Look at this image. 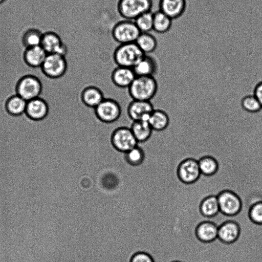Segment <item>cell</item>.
<instances>
[{
  "label": "cell",
  "instance_id": "obj_1",
  "mask_svg": "<svg viewBox=\"0 0 262 262\" xmlns=\"http://www.w3.org/2000/svg\"><path fill=\"white\" fill-rule=\"evenodd\" d=\"M158 83L154 76H136L128 88L133 100L150 101L156 95Z\"/></svg>",
  "mask_w": 262,
  "mask_h": 262
},
{
  "label": "cell",
  "instance_id": "obj_2",
  "mask_svg": "<svg viewBox=\"0 0 262 262\" xmlns=\"http://www.w3.org/2000/svg\"><path fill=\"white\" fill-rule=\"evenodd\" d=\"M145 54L136 42L119 45L115 50L113 58L117 66L133 68Z\"/></svg>",
  "mask_w": 262,
  "mask_h": 262
},
{
  "label": "cell",
  "instance_id": "obj_3",
  "mask_svg": "<svg viewBox=\"0 0 262 262\" xmlns=\"http://www.w3.org/2000/svg\"><path fill=\"white\" fill-rule=\"evenodd\" d=\"M152 0H119L117 10L124 19L135 20L141 14L151 11Z\"/></svg>",
  "mask_w": 262,
  "mask_h": 262
},
{
  "label": "cell",
  "instance_id": "obj_4",
  "mask_svg": "<svg viewBox=\"0 0 262 262\" xmlns=\"http://www.w3.org/2000/svg\"><path fill=\"white\" fill-rule=\"evenodd\" d=\"M141 33L134 20L127 19L117 23L112 30L113 39L120 45L135 42Z\"/></svg>",
  "mask_w": 262,
  "mask_h": 262
},
{
  "label": "cell",
  "instance_id": "obj_5",
  "mask_svg": "<svg viewBox=\"0 0 262 262\" xmlns=\"http://www.w3.org/2000/svg\"><path fill=\"white\" fill-rule=\"evenodd\" d=\"M112 147L117 151L124 154L138 145L130 127L121 126L116 128L111 136Z\"/></svg>",
  "mask_w": 262,
  "mask_h": 262
},
{
  "label": "cell",
  "instance_id": "obj_6",
  "mask_svg": "<svg viewBox=\"0 0 262 262\" xmlns=\"http://www.w3.org/2000/svg\"><path fill=\"white\" fill-rule=\"evenodd\" d=\"M41 67L46 75L58 79L65 76L68 64L66 56L58 54H48Z\"/></svg>",
  "mask_w": 262,
  "mask_h": 262
},
{
  "label": "cell",
  "instance_id": "obj_7",
  "mask_svg": "<svg viewBox=\"0 0 262 262\" xmlns=\"http://www.w3.org/2000/svg\"><path fill=\"white\" fill-rule=\"evenodd\" d=\"M96 117L105 123L116 121L121 114V107L119 102L112 98H105L94 108Z\"/></svg>",
  "mask_w": 262,
  "mask_h": 262
},
{
  "label": "cell",
  "instance_id": "obj_8",
  "mask_svg": "<svg viewBox=\"0 0 262 262\" xmlns=\"http://www.w3.org/2000/svg\"><path fill=\"white\" fill-rule=\"evenodd\" d=\"M40 46L48 54H58L66 56L68 53L67 46L60 36L54 31L43 33Z\"/></svg>",
  "mask_w": 262,
  "mask_h": 262
},
{
  "label": "cell",
  "instance_id": "obj_9",
  "mask_svg": "<svg viewBox=\"0 0 262 262\" xmlns=\"http://www.w3.org/2000/svg\"><path fill=\"white\" fill-rule=\"evenodd\" d=\"M154 110L150 101L133 100L127 106V113L133 121H147Z\"/></svg>",
  "mask_w": 262,
  "mask_h": 262
},
{
  "label": "cell",
  "instance_id": "obj_10",
  "mask_svg": "<svg viewBox=\"0 0 262 262\" xmlns=\"http://www.w3.org/2000/svg\"><path fill=\"white\" fill-rule=\"evenodd\" d=\"M41 87L39 81L33 76L23 78L19 82L17 95L27 101L38 98Z\"/></svg>",
  "mask_w": 262,
  "mask_h": 262
},
{
  "label": "cell",
  "instance_id": "obj_11",
  "mask_svg": "<svg viewBox=\"0 0 262 262\" xmlns=\"http://www.w3.org/2000/svg\"><path fill=\"white\" fill-rule=\"evenodd\" d=\"M220 211L227 215L237 214L241 208V202L238 197L229 191L221 192L217 196Z\"/></svg>",
  "mask_w": 262,
  "mask_h": 262
},
{
  "label": "cell",
  "instance_id": "obj_12",
  "mask_svg": "<svg viewBox=\"0 0 262 262\" xmlns=\"http://www.w3.org/2000/svg\"><path fill=\"white\" fill-rule=\"evenodd\" d=\"M201 173L198 161L193 158H187L183 160L178 168L180 179L186 183L195 182Z\"/></svg>",
  "mask_w": 262,
  "mask_h": 262
},
{
  "label": "cell",
  "instance_id": "obj_13",
  "mask_svg": "<svg viewBox=\"0 0 262 262\" xmlns=\"http://www.w3.org/2000/svg\"><path fill=\"white\" fill-rule=\"evenodd\" d=\"M136 75L133 68L117 66L111 74L113 83L120 88H128Z\"/></svg>",
  "mask_w": 262,
  "mask_h": 262
},
{
  "label": "cell",
  "instance_id": "obj_14",
  "mask_svg": "<svg viewBox=\"0 0 262 262\" xmlns=\"http://www.w3.org/2000/svg\"><path fill=\"white\" fill-rule=\"evenodd\" d=\"M186 6V0H160L159 2V10L172 19L182 15Z\"/></svg>",
  "mask_w": 262,
  "mask_h": 262
},
{
  "label": "cell",
  "instance_id": "obj_15",
  "mask_svg": "<svg viewBox=\"0 0 262 262\" xmlns=\"http://www.w3.org/2000/svg\"><path fill=\"white\" fill-rule=\"evenodd\" d=\"M158 68V64L156 59L145 54L133 69L136 76H154L157 73Z\"/></svg>",
  "mask_w": 262,
  "mask_h": 262
},
{
  "label": "cell",
  "instance_id": "obj_16",
  "mask_svg": "<svg viewBox=\"0 0 262 262\" xmlns=\"http://www.w3.org/2000/svg\"><path fill=\"white\" fill-rule=\"evenodd\" d=\"M81 100L83 104L95 108L104 98L102 91L94 85L84 88L81 92Z\"/></svg>",
  "mask_w": 262,
  "mask_h": 262
},
{
  "label": "cell",
  "instance_id": "obj_17",
  "mask_svg": "<svg viewBox=\"0 0 262 262\" xmlns=\"http://www.w3.org/2000/svg\"><path fill=\"white\" fill-rule=\"evenodd\" d=\"M48 107L43 100L36 98L27 101L26 113L34 120H41L47 115Z\"/></svg>",
  "mask_w": 262,
  "mask_h": 262
},
{
  "label": "cell",
  "instance_id": "obj_18",
  "mask_svg": "<svg viewBox=\"0 0 262 262\" xmlns=\"http://www.w3.org/2000/svg\"><path fill=\"white\" fill-rule=\"evenodd\" d=\"M47 52L41 47L37 46L27 48L24 53L26 62L33 67H41L47 55Z\"/></svg>",
  "mask_w": 262,
  "mask_h": 262
},
{
  "label": "cell",
  "instance_id": "obj_19",
  "mask_svg": "<svg viewBox=\"0 0 262 262\" xmlns=\"http://www.w3.org/2000/svg\"><path fill=\"white\" fill-rule=\"evenodd\" d=\"M130 128L138 143L147 141L153 131L147 121H133Z\"/></svg>",
  "mask_w": 262,
  "mask_h": 262
},
{
  "label": "cell",
  "instance_id": "obj_20",
  "mask_svg": "<svg viewBox=\"0 0 262 262\" xmlns=\"http://www.w3.org/2000/svg\"><path fill=\"white\" fill-rule=\"evenodd\" d=\"M239 234V227L233 222H227L218 229V237L223 242L231 243L234 242Z\"/></svg>",
  "mask_w": 262,
  "mask_h": 262
},
{
  "label": "cell",
  "instance_id": "obj_21",
  "mask_svg": "<svg viewBox=\"0 0 262 262\" xmlns=\"http://www.w3.org/2000/svg\"><path fill=\"white\" fill-rule=\"evenodd\" d=\"M147 121L152 130L160 132L167 127L169 123V118L164 111L155 109Z\"/></svg>",
  "mask_w": 262,
  "mask_h": 262
},
{
  "label": "cell",
  "instance_id": "obj_22",
  "mask_svg": "<svg viewBox=\"0 0 262 262\" xmlns=\"http://www.w3.org/2000/svg\"><path fill=\"white\" fill-rule=\"evenodd\" d=\"M219 228L211 222H204L200 224L196 229L198 238L204 242H209L218 237Z\"/></svg>",
  "mask_w": 262,
  "mask_h": 262
},
{
  "label": "cell",
  "instance_id": "obj_23",
  "mask_svg": "<svg viewBox=\"0 0 262 262\" xmlns=\"http://www.w3.org/2000/svg\"><path fill=\"white\" fill-rule=\"evenodd\" d=\"M172 19L158 10L153 13V30L158 33H164L169 30Z\"/></svg>",
  "mask_w": 262,
  "mask_h": 262
},
{
  "label": "cell",
  "instance_id": "obj_24",
  "mask_svg": "<svg viewBox=\"0 0 262 262\" xmlns=\"http://www.w3.org/2000/svg\"><path fill=\"white\" fill-rule=\"evenodd\" d=\"M43 33L36 28H28L23 33L21 42L24 46L28 47L40 46Z\"/></svg>",
  "mask_w": 262,
  "mask_h": 262
},
{
  "label": "cell",
  "instance_id": "obj_25",
  "mask_svg": "<svg viewBox=\"0 0 262 262\" xmlns=\"http://www.w3.org/2000/svg\"><path fill=\"white\" fill-rule=\"evenodd\" d=\"M135 42L144 54L152 53L157 47V39L149 33H141Z\"/></svg>",
  "mask_w": 262,
  "mask_h": 262
},
{
  "label": "cell",
  "instance_id": "obj_26",
  "mask_svg": "<svg viewBox=\"0 0 262 262\" xmlns=\"http://www.w3.org/2000/svg\"><path fill=\"white\" fill-rule=\"evenodd\" d=\"M146 154L144 149L138 145L123 154L124 160L130 165L137 166L145 161Z\"/></svg>",
  "mask_w": 262,
  "mask_h": 262
},
{
  "label": "cell",
  "instance_id": "obj_27",
  "mask_svg": "<svg viewBox=\"0 0 262 262\" xmlns=\"http://www.w3.org/2000/svg\"><path fill=\"white\" fill-rule=\"evenodd\" d=\"M201 211L205 216H212L220 211L217 197L210 196L206 198L201 205Z\"/></svg>",
  "mask_w": 262,
  "mask_h": 262
},
{
  "label": "cell",
  "instance_id": "obj_28",
  "mask_svg": "<svg viewBox=\"0 0 262 262\" xmlns=\"http://www.w3.org/2000/svg\"><path fill=\"white\" fill-rule=\"evenodd\" d=\"M201 172L205 175L214 173L217 169L218 164L216 159L211 156L206 155L198 161Z\"/></svg>",
  "mask_w": 262,
  "mask_h": 262
},
{
  "label": "cell",
  "instance_id": "obj_29",
  "mask_svg": "<svg viewBox=\"0 0 262 262\" xmlns=\"http://www.w3.org/2000/svg\"><path fill=\"white\" fill-rule=\"evenodd\" d=\"M27 104V101L17 95L8 100L7 107L11 114L19 115L26 112Z\"/></svg>",
  "mask_w": 262,
  "mask_h": 262
},
{
  "label": "cell",
  "instance_id": "obj_30",
  "mask_svg": "<svg viewBox=\"0 0 262 262\" xmlns=\"http://www.w3.org/2000/svg\"><path fill=\"white\" fill-rule=\"evenodd\" d=\"M141 33H149L153 30V12H145L134 20Z\"/></svg>",
  "mask_w": 262,
  "mask_h": 262
},
{
  "label": "cell",
  "instance_id": "obj_31",
  "mask_svg": "<svg viewBox=\"0 0 262 262\" xmlns=\"http://www.w3.org/2000/svg\"><path fill=\"white\" fill-rule=\"evenodd\" d=\"M241 105L245 111L251 113H257L262 109L260 103L253 94L245 96L241 100Z\"/></svg>",
  "mask_w": 262,
  "mask_h": 262
},
{
  "label": "cell",
  "instance_id": "obj_32",
  "mask_svg": "<svg viewBox=\"0 0 262 262\" xmlns=\"http://www.w3.org/2000/svg\"><path fill=\"white\" fill-rule=\"evenodd\" d=\"M250 217L253 222L262 224V202L254 204L251 207Z\"/></svg>",
  "mask_w": 262,
  "mask_h": 262
},
{
  "label": "cell",
  "instance_id": "obj_33",
  "mask_svg": "<svg viewBox=\"0 0 262 262\" xmlns=\"http://www.w3.org/2000/svg\"><path fill=\"white\" fill-rule=\"evenodd\" d=\"M130 262H154L152 257L147 253L139 252L134 254Z\"/></svg>",
  "mask_w": 262,
  "mask_h": 262
},
{
  "label": "cell",
  "instance_id": "obj_34",
  "mask_svg": "<svg viewBox=\"0 0 262 262\" xmlns=\"http://www.w3.org/2000/svg\"><path fill=\"white\" fill-rule=\"evenodd\" d=\"M253 95L258 100L262 107V81L258 82L253 90Z\"/></svg>",
  "mask_w": 262,
  "mask_h": 262
},
{
  "label": "cell",
  "instance_id": "obj_35",
  "mask_svg": "<svg viewBox=\"0 0 262 262\" xmlns=\"http://www.w3.org/2000/svg\"><path fill=\"white\" fill-rule=\"evenodd\" d=\"M6 0H0V5L4 3Z\"/></svg>",
  "mask_w": 262,
  "mask_h": 262
},
{
  "label": "cell",
  "instance_id": "obj_36",
  "mask_svg": "<svg viewBox=\"0 0 262 262\" xmlns=\"http://www.w3.org/2000/svg\"><path fill=\"white\" fill-rule=\"evenodd\" d=\"M174 262H179V261H174Z\"/></svg>",
  "mask_w": 262,
  "mask_h": 262
}]
</instances>
